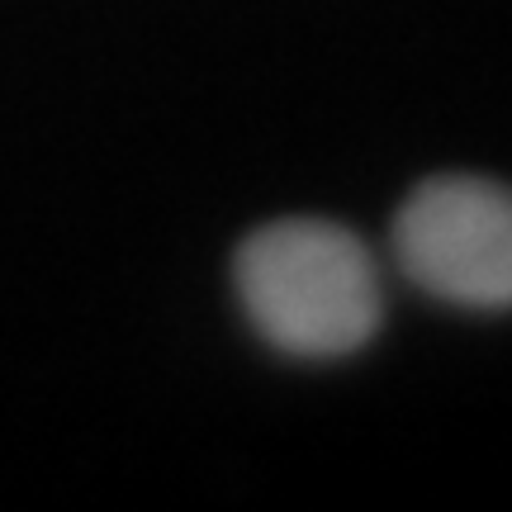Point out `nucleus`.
<instances>
[{
  "mask_svg": "<svg viewBox=\"0 0 512 512\" xmlns=\"http://www.w3.org/2000/svg\"><path fill=\"white\" fill-rule=\"evenodd\" d=\"M242 313L294 361L361 351L384 323L380 261L351 228L328 219H275L233 256Z\"/></svg>",
  "mask_w": 512,
  "mask_h": 512,
  "instance_id": "nucleus-1",
  "label": "nucleus"
},
{
  "mask_svg": "<svg viewBox=\"0 0 512 512\" xmlns=\"http://www.w3.org/2000/svg\"><path fill=\"white\" fill-rule=\"evenodd\" d=\"M394 266L456 309H512V190L484 176H432L394 214Z\"/></svg>",
  "mask_w": 512,
  "mask_h": 512,
  "instance_id": "nucleus-2",
  "label": "nucleus"
}]
</instances>
